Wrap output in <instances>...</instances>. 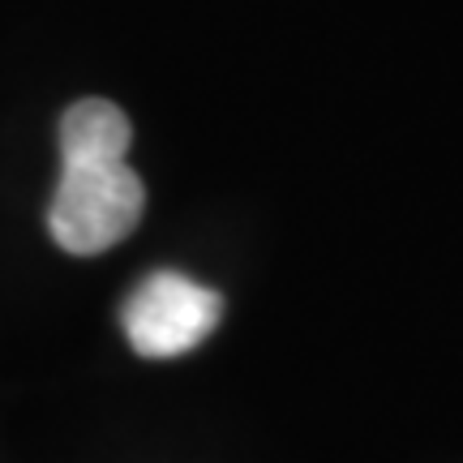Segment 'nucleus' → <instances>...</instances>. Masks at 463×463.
I'll return each instance as SVG.
<instances>
[{
  "label": "nucleus",
  "instance_id": "nucleus-3",
  "mask_svg": "<svg viewBox=\"0 0 463 463\" xmlns=\"http://www.w3.org/2000/svg\"><path fill=\"white\" fill-rule=\"evenodd\" d=\"M133 142L129 116L108 99H78L61 120V159L69 164H125Z\"/></svg>",
  "mask_w": 463,
  "mask_h": 463
},
{
  "label": "nucleus",
  "instance_id": "nucleus-1",
  "mask_svg": "<svg viewBox=\"0 0 463 463\" xmlns=\"http://www.w3.org/2000/svg\"><path fill=\"white\" fill-rule=\"evenodd\" d=\"M142 181L125 164H69L48 211L52 241L69 253H103L142 219Z\"/></svg>",
  "mask_w": 463,
  "mask_h": 463
},
{
  "label": "nucleus",
  "instance_id": "nucleus-2",
  "mask_svg": "<svg viewBox=\"0 0 463 463\" xmlns=\"http://www.w3.org/2000/svg\"><path fill=\"white\" fill-rule=\"evenodd\" d=\"M219 317H223V297L176 270L142 279L125 300V335L133 352L155 361L198 347L219 326Z\"/></svg>",
  "mask_w": 463,
  "mask_h": 463
}]
</instances>
